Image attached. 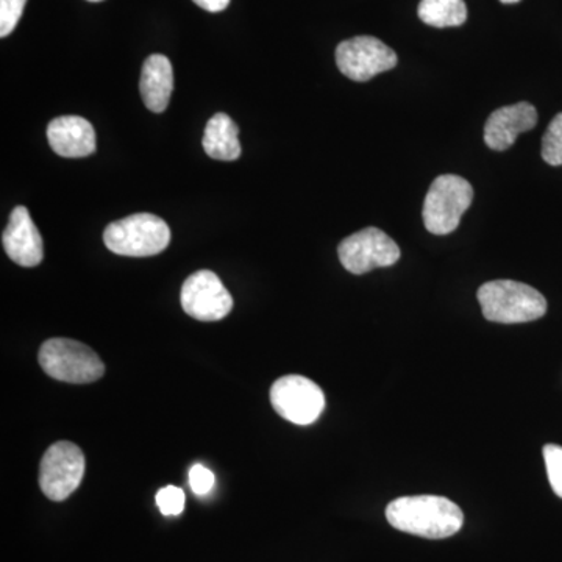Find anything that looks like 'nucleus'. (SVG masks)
I'll return each instance as SVG.
<instances>
[{
  "instance_id": "nucleus-1",
  "label": "nucleus",
  "mask_w": 562,
  "mask_h": 562,
  "mask_svg": "<svg viewBox=\"0 0 562 562\" xmlns=\"http://www.w3.org/2000/svg\"><path fill=\"white\" fill-rule=\"evenodd\" d=\"M386 519L395 530L427 539H446L457 535L464 524L460 506L438 495H414L392 501Z\"/></svg>"
},
{
  "instance_id": "nucleus-2",
  "label": "nucleus",
  "mask_w": 562,
  "mask_h": 562,
  "mask_svg": "<svg viewBox=\"0 0 562 562\" xmlns=\"http://www.w3.org/2000/svg\"><path fill=\"white\" fill-rule=\"evenodd\" d=\"M476 295L483 316L497 324H524L541 319L547 313V301L541 292L519 281H490Z\"/></svg>"
},
{
  "instance_id": "nucleus-3",
  "label": "nucleus",
  "mask_w": 562,
  "mask_h": 562,
  "mask_svg": "<svg viewBox=\"0 0 562 562\" xmlns=\"http://www.w3.org/2000/svg\"><path fill=\"white\" fill-rule=\"evenodd\" d=\"M103 243L121 257H154L168 249L171 228L155 214H132L110 224L103 232Z\"/></svg>"
},
{
  "instance_id": "nucleus-4",
  "label": "nucleus",
  "mask_w": 562,
  "mask_h": 562,
  "mask_svg": "<svg viewBox=\"0 0 562 562\" xmlns=\"http://www.w3.org/2000/svg\"><path fill=\"white\" fill-rule=\"evenodd\" d=\"M41 369L58 382L94 383L105 373V364L91 347L72 339L54 338L41 346Z\"/></svg>"
},
{
  "instance_id": "nucleus-5",
  "label": "nucleus",
  "mask_w": 562,
  "mask_h": 562,
  "mask_svg": "<svg viewBox=\"0 0 562 562\" xmlns=\"http://www.w3.org/2000/svg\"><path fill=\"white\" fill-rule=\"evenodd\" d=\"M472 201L473 188L468 180L452 173L439 176L425 198L422 211L425 228L432 235H450L457 231Z\"/></svg>"
},
{
  "instance_id": "nucleus-6",
  "label": "nucleus",
  "mask_w": 562,
  "mask_h": 562,
  "mask_svg": "<svg viewBox=\"0 0 562 562\" xmlns=\"http://www.w3.org/2000/svg\"><path fill=\"white\" fill-rule=\"evenodd\" d=\"M85 454L68 441L55 442L40 465V487L52 502H63L80 486L85 475Z\"/></svg>"
},
{
  "instance_id": "nucleus-7",
  "label": "nucleus",
  "mask_w": 562,
  "mask_h": 562,
  "mask_svg": "<svg viewBox=\"0 0 562 562\" xmlns=\"http://www.w3.org/2000/svg\"><path fill=\"white\" fill-rule=\"evenodd\" d=\"M339 261L350 273L362 276L379 268H390L401 260V249L380 228L353 233L338 247Z\"/></svg>"
},
{
  "instance_id": "nucleus-8",
  "label": "nucleus",
  "mask_w": 562,
  "mask_h": 562,
  "mask_svg": "<svg viewBox=\"0 0 562 562\" xmlns=\"http://www.w3.org/2000/svg\"><path fill=\"white\" fill-rule=\"evenodd\" d=\"M271 403L283 419L295 425H310L319 419L324 412L325 395L313 380L286 375L272 384Z\"/></svg>"
},
{
  "instance_id": "nucleus-9",
  "label": "nucleus",
  "mask_w": 562,
  "mask_h": 562,
  "mask_svg": "<svg viewBox=\"0 0 562 562\" xmlns=\"http://www.w3.org/2000/svg\"><path fill=\"white\" fill-rule=\"evenodd\" d=\"M397 55L373 36H355L336 47V65L353 81H368L397 66Z\"/></svg>"
},
{
  "instance_id": "nucleus-10",
  "label": "nucleus",
  "mask_w": 562,
  "mask_h": 562,
  "mask_svg": "<svg viewBox=\"0 0 562 562\" xmlns=\"http://www.w3.org/2000/svg\"><path fill=\"white\" fill-rule=\"evenodd\" d=\"M181 306L188 316L201 322H217L233 310V297L220 277L211 271L192 273L180 292Z\"/></svg>"
},
{
  "instance_id": "nucleus-11",
  "label": "nucleus",
  "mask_w": 562,
  "mask_h": 562,
  "mask_svg": "<svg viewBox=\"0 0 562 562\" xmlns=\"http://www.w3.org/2000/svg\"><path fill=\"white\" fill-rule=\"evenodd\" d=\"M2 243L11 261L22 268H35L43 261V238H41V233L33 224L31 213L25 206H16L11 211Z\"/></svg>"
},
{
  "instance_id": "nucleus-12",
  "label": "nucleus",
  "mask_w": 562,
  "mask_h": 562,
  "mask_svg": "<svg viewBox=\"0 0 562 562\" xmlns=\"http://www.w3.org/2000/svg\"><path fill=\"white\" fill-rule=\"evenodd\" d=\"M538 124V111L528 102L503 106L491 114L484 125V143L492 150H506L516 143L520 133L531 131Z\"/></svg>"
},
{
  "instance_id": "nucleus-13",
  "label": "nucleus",
  "mask_w": 562,
  "mask_h": 562,
  "mask_svg": "<svg viewBox=\"0 0 562 562\" xmlns=\"http://www.w3.org/2000/svg\"><path fill=\"white\" fill-rule=\"evenodd\" d=\"M47 140L52 150L65 158H85L95 151L94 127L81 116H60L50 121Z\"/></svg>"
},
{
  "instance_id": "nucleus-14",
  "label": "nucleus",
  "mask_w": 562,
  "mask_h": 562,
  "mask_svg": "<svg viewBox=\"0 0 562 562\" xmlns=\"http://www.w3.org/2000/svg\"><path fill=\"white\" fill-rule=\"evenodd\" d=\"M139 90L144 105L154 113L168 109L173 90L172 65L168 57L154 54L144 61Z\"/></svg>"
},
{
  "instance_id": "nucleus-15",
  "label": "nucleus",
  "mask_w": 562,
  "mask_h": 562,
  "mask_svg": "<svg viewBox=\"0 0 562 562\" xmlns=\"http://www.w3.org/2000/svg\"><path fill=\"white\" fill-rule=\"evenodd\" d=\"M239 128L231 116L224 113L214 114L205 127L203 150L213 160L235 161L241 157Z\"/></svg>"
},
{
  "instance_id": "nucleus-16",
  "label": "nucleus",
  "mask_w": 562,
  "mask_h": 562,
  "mask_svg": "<svg viewBox=\"0 0 562 562\" xmlns=\"http://www.w3.org/2000/svg\"><path fill=\"white\" fill-rule=\"evenodd\" d=\"M422 22L436 29L460 27L468 20L464 0H420Z\"/></svg>"
},
{
  "instance_id": "nucleus-17",
  "label": "nucleus",
  "mask_w": 562,
  "mask_h": 562,
  "mask_svg": "<svg viewBox=\"0 0 562 562\" xmlns=\"http://www.w3.org/2000/svg\"><path fill=\"white\" fill-rule=\"evenodd\" d=\"M542 158L550 166L562 165V113L553 117L543 135Z\"/></svg>"
},
{
  "instance_id": "nucleus-18",
  "label": "nucleus",
  "mask_w": 562,
  "mask_h": 562,
  "mask_svg": "<svg viewBox=\"0 0 562 562\" xmlns=\"http://www.w3.org/2000/svg\"><path fill=\"white\" fill-rule=\"evenodd\" d=\"M543 460H546L549 482L558 497L562 498V447L557 443H547L543 447Z\"/></svg>"
},
{
  "instance_id": "nucleus-19",
  "label": "nucleus",
  "mask_w": 562,
  "mask_h": 562,
  "mask_svg": "<svg viewBox=\"0 0 562 562\" xmlns=\"http://www.w3.org/2000/svg\"><path fill=\"white\" fill-rule=\"evenodd\" d=\"M27 0H0V36L7 38L20 24Z\"/></svg>"
},
{
  "instance_id": "nucleus-20",
  "label": "nucleus",
  "mask_w": 562,
  "mask_h": 562,
  "mask_svg": "<svg viewBox=\"0 0 562 562\" xmlns=\"http://www.w3.org/2000/svg\"><path fill=\"white\" fill-rule=\"evenodd\" d=\"M157 506L162 516H180L184 509V492L177 486H165L158 491Z\"/></svg>"
},
{
  "instance_id": "nucleus-21",
  "label": "nucleus",
  "mask_w": 562,
  "mask_h": 562,
  "mask_svg": "<svg viewBox=\"0 0 562 562\" xmlns=\"http://www.w3.org/2000/svg\"><path fill=\"white\" fill-rule=\"evenodd\" d=\"M214 473L206 469L205 465L195 464L192 465L190 471V486L195 495L210 494L214 487Z\"/></svg>"
},
{
  "instance_id": "nucleus-22",
  "label": "nucleus",
  "mask_w": 562,
  "mask_h": 562,
  "mask_svg": "<svg viewBox=\"0 0 562 562\" xmlns=\"http://www.w3.org/2000/svg\"><path fill=\"white\" fill-rule=\"evenodd\" d=\"M195 5L201 7L202 10L210 11V13H220L231 5L232 0H192Z\"/></svg>"
},
{
  "instance_id": "nucleus-23",
  "label": "nucleus",
  "mask_w": 562,
  "mask_h": 562,
  "mask_svg": "<svg viewBox=\"0 0 562 562\" xmlns=\"http://www.w3.org/2000/svg\"><path fill=\"white\" fill-rule=\"evenodd\" d=\"M502 3H508V5H512V3L520 2V0H501Z\"/></svg>"
},
{
  "instance_id": "nucleus-24",
  "label": "nucleus",
  "mask_w": 562,
  "mask_h": 562,
  "mask_svg": "<svg viewBox=\"0 0 562 562\" xmlns=\"http://www.w3.org/2000/svg\"><path fill=\"white\" fill-rule=\"evenodd\" d=\"M88 2H102V0H88Z\"/></svg>"
}]
</instances>
